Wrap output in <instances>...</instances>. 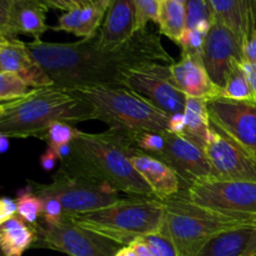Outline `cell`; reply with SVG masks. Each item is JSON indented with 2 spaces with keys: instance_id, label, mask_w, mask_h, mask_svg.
I'll list each match as a JSON object with an SVG mask.
<instances>
[{
  "instance_id": "obj_33",
  "label": "cell",
  "mask_w": 256,
  "mask_h": 256,
  "mask_svg": "<svg viewBox=\"0 0 256 256\" xmlns=\"http://www.w3.org/2000/svg\"><path fill=\"white\" fill-rule=\"evenodd\" d=\"M136 16V32L146 29L149 22L158 24L160 0H132Z\"/></svg>"
},
{
  "instance_id": "obj_6",
  "label": "cell",
  "mask_w": 256,
  "mask_h": 256,
  "mask_svg": "<svg viewBox=\"0 0 256 256\" xmlns=\"http://www.w3.org/2000/svg\"><path fill=\"white\" fill-rule=\"evenodd\" d=\"M162 204L164 216L160 230L172 239L179 256H194L220 232L250 226L194 204L182 189L164 200Z\"/></svg>"
},
{
  "instance_id": "obj_52",
  "label": "cell",
  "mask_w": 256,
  "mask_h": 256,
  "mask_svg": "<svg viewBox=\"0 0 256 256\" xmlns=\"http://www.w3.org/2000/svg\"><path fill=\"white\" fill-rule=\"evenodd\" d=\"M90 2H98V0H90Z\"/></svg>"
},
{
  "instance_id": "obj_21",
  "label": "cell",
  "mask_w": 256,
  "mask_h": 256,
  "mask_svg": "<svg viewBox=\"0 0 256 256\" xmlns=\"http://www.w3.org/2000/svg\"><path fill=\"white\" fill-rule=\"evenodd\" d=\"M46 12L32 0H12V24L18 34L30 35L39 40L50 29L46 25Z\"/></svg>"
},
{
  "instance_id": "obj_46",
  "label": "cell",
  "mask_w": 256,
  "mask_h": 256,
  "mask_svg": "<svg viewBox=\"0 0 256 256\" xmlns=\"http://www.w3.org/2000/svg\"><path fill=\"white\" fill-rule=\"evenodd\" d=\"M10 142H9V138L5 136V135L0 134V154H4L9 150Z\"/></svg>"
},
{
  "instance_id": "obj_5",
  "label": "cell",
  "mask_w": 256,
  "mask_h": 256,
  "mask_svg": "<svg viewBox=\"0 0 256 256\" xmlns=\"http://www.w3.org/2000/svg\"><path fill=\"white\" fill-rule=\"evenodd\" d=\"M94 110L96 120L112 129L129 134L139 132H169L170 115L165 114L149 100L125 86H96L75 90Z\"/></svg>"
},
{
  "instance_id": "obj_9",
  "label": "cell",
  "mask_w": 256,
  "mask_h": 256,
  "mask_svg": "<svg viewBox=\"0 0 256 256\" xmlns=\"http://www.w3.org/2000/svg\"><path fill=\"white\" fill-rule=\"evenodd\" d=\"M32 226L35 232L32 248L55 250L69 256H115L122 248L75 224L69 216H65L58 224H46L39 220Z\"/></svg>"
},
{
  "instance_id": "obj_25",
  "label": "cell",
  "mask_w": 256,
  "mask_h": 256,
  "mask_svg": "<svg viewBox=\"0 0 256 256\" xmlns=\"http://www.w3.org/2000/svg\"><path fill=\"white\" fill-rule=\"evenodd\" d=\"M158 25L162 35L179 44L182 32L186 29V8L175 0H160L158 12Z\"/></svg>"
},
{
  "instance_id": "obj_37",
  "label": "cell",
  "mask_w": 256,
  "mask_h": 256,
  "mask_svg": "<svg viewBox=\"0 0 256 256\" xmlns=\"http://www.w3.org/2000/svg\"><path fill=\"white\" fill-rule=\"evenodd\" d=\"M18 215L16 202L10 198H0V225Z\"/></svg>"
},
{
  "instance_id": "obj_11",
  "label": "cell",
  "mask_w": 256,
  "mask_h": 256,
  "mask_svg": "<svg viewBox=\"0 0 256 256\" xmlns=\"http://www.w3.org/2000/svg\"><path fill=\"white\" fill-rule=\"evenodd\" d=\"M124 86L136 92L165 114L184 112L186 96L172 84L168 64L149 62L132 70Z\"/></svg>"
},
{
  "instance_id": "obj_17",
  "label": "cell",
  "mask_w": 256,
  "mask_h": 256,
  "mask_svg": "<svg viewBox=\"0 0 256 256\" xmlns=\"http://www.w3.org/2000/svg\"><path fill=\"white\" fill-rule=\"evenodd\" d=\"M0 72L16 74L32 89L52 86V82L26 48V42L10 39L0 52Z\"/></svg>"
},
{
  "instance_id": "obj_12",
  "label": "cell",
  "mask_w": 256,
  "mask_h": 256,
  "mask_svg": "<svg viewBox=\"0 0 256 256\" xmlns=\"http://www.w3.org/2000/svg\"><path fill=\"white\" fill-rule=\"evenodd\" d=\"M164 149L154 158L164 162L176 172L182 182V189L212 178V170L204 148L185 135L172 134L170 132H164Z\"/></svg>"
},
{
  "instance_id": "obj_29",
  "label": "cell",
  "mask_w": 256,
  "mask_h": 256,
  "mask_svg": "<svg viewBox=\"0 0 256 256\" xmlns=\"http://www.w3.org/2000/svg\"><path fill=\"white\" fill-rule=\"evenodd\" d=\"M32 90L16 74L0 72V102L24 98Z\"/></svg>"
},
{
  "instance_id": "obj_3",
  "label": "cell",
  "mask_w": 256,
  "mask_h": 256,
  "mask_svg": "<svg viewBox=\"0 0 256 256\" xmlns=\"http://www.w3.org/2000/svg\"><path fill=\"white\" fill-rule=\"evenodd\" d=\"M96 120L92 108L74 92L54 86L32 89L0 116V134L10 138H39L55 122Z\"/></svg>"
},
{
  "instance_id": "obj_51",
  "label": "cell",
  "mask_w": 256,
  "mask_h": 256,
  "mask_svg": "<svg viewBox=\"0 0 256 256\" xmlns=\"http://www.w3.org/2000/svg\"><path fill=\"white\" fill-rule=\"evenodd\" d=\"M0 256H5L4 254H2V249H0Z\"/></svg>"
},
{
  "instance_id": "obj_48",
  "label": "cell",
  "mask_w": 256,
  "mask_h": 256,
  "mask_svg": "<svg viewBox=\"0 0 256 256\" xmlns=\"http://www.w3.org/2000/svg\"><path fill=\"white\" fill-rule=\"evenodd\" d=\"M10 42V39H9V38H8L6 35H5V34H2V32H0V52H2V48H4L5 45H6L8 42Z\"/></svg>"
},
{
  "instance_id": "obj_20",
  "label": "cell",
  "mask_w": 256,
  "mask_h": 256,
  "mask_svg": "<svg viewBox=\"0 0 256 256\" xmlns=\"http://www.w3.org/2000/svg\"><path fill=\"white\" fill-rule=\"evenodd\" d=\"M214 14L242 42L256 32V0H210Z\"/></svg>"
},
{
  "instance_id": "obj_14",
  "label": "cell",
  "mask_w": 256,
  "mask_h": 256,
  "mask_svg": "<svg viewBox=\"0 0 256 256\" xmlns=\"http://www.w3.org/2000/svg\"><path fill=\"white\" fill-rule=\"evenodd\" d=\"M234 62H242V40L229 26L215 18L205 39L202 64L216 86L224 88Z\"/></svg>"
},
{
  "instance_id": "obj_42",
  "label": "cell",
  "mask_w": 256,
  "mask_h": 256,
  "mask_svg": "<svg viewBox=\"0 0 256 256\" xmlns=\"http://www.w3.org/2000/svg\"><path fill=\"white\" fill-rule=\"evenodd\" d=\"M242 68L244 70L245 75L248 78L250 88L252 92V102L256 104V64H252V62H242Z\"/></svg>"
},
{
  "instance_id": "obj_22",
  "label": "cell",
  "mask_w": 256,
  "mask_h": 256,
  "mask_svg": "<svg viewBox=\"0 0 256 256\" xmlns=\"http://www.w3.org/2000/svg\"><path fill=\"white\" fill-rule=\"evenodd\" d=\"M254 226L226 230L212 236L194 256H242Z\"/></svg>"
},
{
  "instance_id": "obj_15",
  "label": "cell",
  "mask_w": 256,
  "mask_h": 256,
  "mask_svg": "<svg viewBox=\"0 0 256 256\" xmlns=\"http://www.w3.org/2000/svg\"><path fill=\"white\" fill-rule=\"evenodd\" d=\"M169 74L172 84L185 96L208 100L222 98V88L212 82L202 58L182 52L179 62L169 65Z\"/></svg>"
},
{
  "instance_id": "obj_27",
  "label": "cell",
  "mask_w": 256,
  "mask_h": 256,
  "mask_svg": "<svg viewBox=\"0 0 256 256\" xmlns=\"http://www.w3.org/2000/svg\"><path fill=\"white\" fill-rule=\"evenodd\" d=\"M18 215L29 225H35L42 218V200L38 196L30 185L18 192L16 199Z\"/></svg>"
},
{
  "instance_id": "obj_26",
  "label": "cell",
  "mask_w": 256,
  "mask_h": 256,
  "mask_svg": "<svg viewBox=\"0 0 256 256\" xmlns=\"http://www.w3.org/2000/svg\"><path fill=\"white\" fill-rule=\"evenodd\" d=\"M222 98L235 102H252V88L242 68V62H232L226 82L222 89Z\"/></svg>"
},
{
  "instance_id": "obj_39",
  "label": "cell",
  "mask_w": 256,
  "mask_h": 256,
  "mask_svg": "<svg viewBox=\"0 0 256 256\" xmlns=\"http://www.w3.org/2000/svg\"><path fill=\"white\" fill-rule=\"evenodd\" d=\"M242 62L256 64V32L242 42Z\"/></svg>"
},
{
  "instance_id": "obj_36",
  "label": "cell",
  "mask_w": 256,
  "mask_h": 256,
  "mask_svg": "<svg viewBox=\"0 0 256 256\" xmlns=\"http://www.w3.org/2000/svg\"><path fill=\"white\" fill-rule=\"evenodd\" d=\"M12 0H0V32L9 39H16L12 24Z\"/></svg>"
},
{
  "instance_id": "obj_4",
  "label": "cell",
  "mask_w": 256,
  "mask_h": 256,
  "mask_svg": "<svg viewBox=\"0 0 256 256\" xmlns=\"http://www.w3.org/2000/svg\"><path fill=\"white\" fill-rule=\"evenodd\" d=\"M164 204L155 198L132 196L109 206L69 215L75 224L94 232L120 246L149 234L159 232L162 226Z\"/></svg>"
},
{
  "instance_id": "obj_7",
  "label": "cell",
  "mask_w": 256,
  "mask_h": 256,
  "mask_svg": "<svg viewBox=\"0 0 256 256\" xmlns=\"http://www.w3.org/2000/svg\"><path fill=\"white\" fill-rule=\"evenodd\" d=\"M182 190L190 202L204 209L245 225H255L256 182L208 178Z\"/></svg>"
},
{
  "instance_id": "obj_44",
  "label": "cell",
  "mask_w": 256,
  "mask_h": 256,
  "mask_svg": "<svg viewBox=\"0 0 256 256\" xmlns=\"http://www.w3.org/2000/svg\"><path fill=\"white\" fill-rule=\"evenodd\" d=\"M242 256H256V222L254 225V229H252V238L249 240V244H248L246 249H245Z\"/></svg>"
},
{
  "instance_id": "obj_13",
  "label": "cell",
  "mask_w": 256,
  "mask_h": 256,
  "mask_svg": "<svg viewBox=\"0 0 256 256\" xmlns=\"http://www.w3.org/2000/svg\"><path fill=\"white\" fill-rule=\"evenodd\" d=\"M210 122L232 140L256 155V104L249 102L209 100Z\"/></svg>"
},
{
  "instance_id": "obj_24",
  "label": "cell",
  "mask_w": 256,
  "mask_h": 256,
  "mask_svg": "<svg viewBox=\"0 0 256 256\" xmlns=\"http://www.w3.org/2000/svg\"><path fill=\"white\" fill-rule=\"evenodd\" d=\"M209 100L205 98L186 96L184 116L186 129L182 135L205 148L210 132V116L208 109Z\"/></svg>"
},
{
  "instance_id": "obj_43",
  "label": "cell",
  "mask_w": 256,
  "mask_h": 256,
  "mask_svg": "<svg viewBox=\"0 0 256 256\" xmlns=\"http://www.w3.org/2000/svg\"><path fill=\"white\" fill-rule=\"evenodd\" d=\"M129 246L136 252L138 256H158L155 254L154 250H152L142 238H139V239H136L135 242H132Z\"/></svg>"
},
{
  "instance_id": "obj_32",
  "label": "cell",
  "mask_w": 256,
  "mask_h": 256,
  "mask_svg": "<svg viewBox=\"0 0 256 256\" xmlns=\"http://www.w3.org/2000/svg\"><path fill=\"white\" fill-rule=\"evenodd\" d=\"M208 32H204V30L196 29V28H192V29L186 28L180 38L179 44H178L182 48V52L202 59V52H204Z\"/></svg>"
},
{
  "instance_id": "obj_18",
  "label": "cell",
  "mask_w": 256,
  "mask_h": 256,
  "mask_svg": "<svg viewBox=\"0 0 256 256\" xmlns=\"http://www.w3.org/2000/svg\"><path fill=\"white\" fill-rule=\"evenodd\" d=\"M132 164L149 185L156 199L164 202L182 190V182L176 172L160 159L134 149Z\"/></svg>"
},
{
  "instance_id": "obj_50",
  "label": "cell",
  "mask_w": 256,
  "mask_h": 256,
  "mask_svg": "<svg viewBox=\"0 0 256 256\" xmlns=\"http://www.w3.org/2000/svg\"><path fill=\"white\" fill-rule=\"evenodd\" d=\"M175 2H182V4H185V2H186L188 0H175Z\"/></svg>"
},
{
  "instance_id": "obj_16",
  "label": "cell",
  "mask_w": 256,
  "mask_h": 256,
  "mask_svg": "<svg viewBox=\"0 0 256 256\" xmlns=\"http://www.w3.org/2000/svg\"><path fill=\"white\" fill-rule=\"evenodd\" d=\"M136 34V16L132 0H112L96 42L102 49L112 50L129 42Z\"/></svg>"
},
{
  "instance_id": "obj_10",
  "label": "cell",
  "mask_w": 256,
  "mask_h": 256,
  "mask_svg": "<svg viewBox=\"0 0 256 256\" xmlns=\"http://www.w3.org/2000/svg\"><path fill=\"white\" fill-rule=\"evenodd\" d=\"M212 178L256 182V155L210 122L209 139L204 148Z\"/></svg>"
},
{
  "instance_id": "obj_1",
  "label": "cell",
  "mask_w": 256,
  "mask_h": 256,
  "mask_svg": "<svg viewBox=\"0 0 256 256\" xmlns=\"http://www.w3.org/2000/svg\"><path fill=\"white\" fill-rule=\"evenodd\" d=\"M38 64L52 79L54 86L66 92L96 86H124L132 70L149 64H172V55L162 40L149 30L136 34L122 46L105 50L96 36L74 42H26Z\"/></svg>"
},
{
  "instance_id": "obj_38",
  "label": "cell",
  "mask_w": 256,
  "mask_h": 256,
  "mask_svg": "<svg viewBox=\"0 0 256 256\" xmlns=\"http://www.w3.org/2000/svg\"><path fill=\"white\" fill-rule=\"evenodd\" d=\"M48 2H49L50 8H52V9L64 10L65 12L92 4L90 0H48Z\"/></svg>"
},
{
  "instance_id": "obj_8",
  "label": "cell",
  "mask_w": 256,
  "mask_h": 256,
  "mask_svg": "<svg viewBox=\"0 0 256 256\" xmlns=\"http://www.w3.org/2000/svg\"><path fill=\"white\" fill-rule=\"evenodd\" d=\"M29 185L38 196L55 198L66 216L94 212L124 199L122 192L110 185L66 174L60 169L49 184L29 182Z\"/></svg>"
},
{
  "instance_id": "obj_28",
  "label": "cell",
  "mask_w": 256,
  "mask_h": 256,
  "mask_svg": "<svg viewBox=\"0 0 256 256\" xmlns=\"http://www.w3.org/2000/svg\"><path fill=\"white\" fill-rule=\"evenodd\" d=\"M186 8V28L209 32L212 20L215 19L210 0H188L185 2Z\"/></svg>"
},
{
  "instance_id": "obj_23",
  "label": "cell",
  "mask_w": 256,
  "mask_h": 256,
  "mask_svg": "<svg viewBox=\"0 0 256 256\" xmlns=\"http://www.w3.org/2000/svg\"><path fill=\"white\" fill-rule=\"evenodd\" d=\"M34 242V229L19 215L0 225V249L5 256H22Z\"/></svg>"
},
{
  "instance_id": "obj_35",
  "label": "cell",
  "mask_w": 256,
  "mask_h": 256,
  "mask_svg": "<svg viewBox=\"0 0 256 256\" xmlns=\"http://www.w3.org/2000/svg\"><path fill=\"white\" fill-rule=\"evenodd\" d=\"M42 200V212L40 220L46 224H58L62 222L66 215L62 204L55 198L39 196Z\"/></svg>"
},
{
  "instance_id": "obj_30",
  "label": "cell",
  "mask_w": 256,
  "mask_h": 256,
  "mask_svg": "<svg viewBox=\"0 0 256 256\" xmlns=\"http://www.w3.org/2000/svg\"><path fill=\"white\" fill-rule=\"evenodd\" d=\"M164 132H139L134 134H128L132 138V145L136 150L144 152V154L156 156L159 152H162L165 145Z\"/></svg>"
},
{
  "instance_id": "obj_40",
  "label": "cell",
  "mask_w": 256,
  "mask_h": 256,
  "mask_svg": "<svg viewBox=\"0 0 256 256\" xmlns=\"http://www.w3.org/2000/svg\"><path fill=\"white\" fill-rule=\"evenodd\" d=\"M168 129H169V132H172V134H179V135L184 134L185 129H186V122H185L184 112H182V114L170 115Z\"/></svg>"
},
{
  "instance_id": "obj_19",
  "label": "cell",
  "mask_w": 256,
  "mask_h": 256,
  "mask_svg": "<svg viewBox=\"0 0 256 256\" xmlns=\"http://www.w3.org/2000/svg\"><path fill=\"white\" fill-rule=\"evenodd\" d=\"M112 0H98L88 6L70 10L59 16L55 26L56 32H66L82 39H92L98 35Z\"/></svg>"
},
{
  "instance_id": "obj_45",
  "label": "cell",
  "mask_w": 256,
  "mask_h": 256,
  "mask_svg": "<svg viewBox=\"0 0 256 256\" xmlns=\"http://www.w3.org/2000/svg\"><path fill=\"white\" fill-rule=\"evenodd\" d=\"M22 98H19V99H15V100H10V102H0V116H2L4 112H6L10 108H12L14 105H16L18 102L22 100Z\"/></svg>"
},
{
  "instance_id": "obj_34",
  "label": "cell",
  "mask_w": 256,
  "mask_h": 256,
  "mask_svg": "<svg viewBox=\"0 0 256 256\" xmlns=\"http://www.w3.org/2000/svg\"><path fill=\"white\" fill-rule=\"evenodd\" d=\"M142 239L154 250L158 256H179L176 249H175L174 242L162 230L159 232H155V234L142 236Z\"/></svg>"
},
{
  "instance_id": "obj_2",
  "label": "cell",
  "mask_w": 256,
  "mask_h": 256,
  "mask_svg": "<svg viewBox=\"0 0 256 256\" xmlns=\"http://www.w3.org/2000/svg\"><path fill=\"white\" fill-rule=\"evenodd\" d=\"M72 145V155L62 162L60 170L104 182L130 196L155 198L132 164L135 148L128 132L112 128L102 132L78 130Z\"/></svg>"
},
{
  "instance_id": "obj_31",
  "label": "cell",
  "mask_w": 256,
  "mask_h": 256,
  "mask_svg": "<svg viewBox=\"0 0 256 256\" xmlns=\"http://www.w3.org/2000/svg\"><path fill=\"white\" fill-rule=\"evenodd\" d=\"M78 129L66 122H55L49 126L42 140H46L48 146L58 148L60 145L70 144L76 136Z\"/></svg>"
},
{
  "instance_id": "obj_47",
  "label": "cell",
  "mask_w": 256,
  "mask_h": 256,
  "mask_svg": "<svg viewBox=\"0 0 256 256\" xmlns=\"http://www.w3.org/2000/svg\"><path fill=\"white\" fill-rule=\"evenodd\" d=\"M115 256H138V255L130 246H122L120 248V250L116 252V255Z\"/></svg>"
},
{
  "instance_id": "obj_49",
  "label": "cell",
  "mask_w": 256,
  "mask_h": 256,
  "mask_svg": "<svg viewBox=\"0 0 256 256\" xmlns=\"http://www.w3.org/2000/svg\"><path fill=\"white\" fill-rule=\"evenodd\" d=\"M32 2H36V4H39L40 6L44 8L45 10L52 9V8H50V5H49V2H48V0H32Z\"/></svg>"
},
{
  "instance_id": "obj_41",
  "label": "cell",
  "mask_w": 256,
  "mask_h": 256,
  "mask_svg": "<svg viewBox=\"0 0 256 256\" xmlns=\"http://www.w3.org/2000/svg\"><path fill=\"white\" fill-rule=\"evenodd\" d=\"M58 160H59V158H58L55 150L52 146H48L46 152L40 156V166L45 172H50V170L55 168Z\"/></svg>"
}]
</instances>
